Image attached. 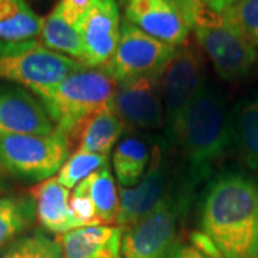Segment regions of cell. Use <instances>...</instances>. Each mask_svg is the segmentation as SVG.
Segmentation results:
<instances>
[{"instance_id": "cell-1", "label": "cell", "mask_w": 258, "mask_h": 258, "mask_svg": "<svg viewBox=\"0 0 258 258\" xmlns=\"http://www.w3.org/2000/svg\"><path fill=\"white\" fill-rule=\"evenodd\" d=\"M200 232L222 258H258V182L230 171L208 184L200 204Z\"/></svg>"}, {"instance_id": "cell-2", "label": "cell", "mask_w": 258, "mask_h": 258, "mask_svg": "<svg viewBox=\"0 0 258 258\" xmlns=\"http://www.w3.org/2000/svg\"><path fill=\"white\" fill-rule=\"evenodd\" d=\"M174 142L182 149L188 166L185 181L194 189L227 155L232 142L231 118L221 96L207 83L185 111Z\"/></svg>"}, {"instance_id": "cell-3", "label": "cell", "mask_w": 258, "mask_h": 258, "mask_svg": "<svg viewBox=\"0 0 258 258\" xmlns=\"http://www.w3.org/2000/svg\"><path fill=\"white\" fill-rule=\"evenodd\" d=\"M118 82L105 68H81L63 81L35 93L56 129L69 138L99 112L112 108Z\"/></svg>"}, {"instance_id": "cell-4", "label": "cell", "mask_w": 258, "mask_h": 258, "mask_svg": "<svg viewBox=\"0 0 258 258\" xmlns=\"http://www.w3.org/2000/svg\"><path fill=\"white\" fill-rule=\"evenodd\" d=\"M217 74L227 81L251 72L257 62L255 46L231 19L204 0H174Z\"/></svg>"}, {"instance_id": "cell-5", "label": "cell", "mask_w": 258, "mask_h": 258, "mask_svg": "<svg viewBox=\"0 0 258 258\" xmlns=\"http://www.w3.org/2000/svg\"><path fill=\"white\" fill-rule=\"evenodd\" d=\"M82 64L46 47L40 39L0 40V82L37 93L55 86Z\"/></svg>"}, {"instance_id": "cell-6", "label": "cell", "mask_w": 258, "mask_h": 258, "mask_svg": "<svg viewBox=\"0 0 258 258\" xmlns=\"http://www.w3.org/2000/svg\"><path fill=\"white\" fill-rule=\"evenodd\" d=\"M69 158V138L55 129L49 135L0 132V169L26 182H43Z\"/></svg>"}, {"instance_id": "cell-7", "label": "cell", "mask_w": 258, "mask_h": 258, "mask_svg": "<svg viewBox=\"0 0 258 258\" xmlns=\"http://www.w3.org/2000/svg\"><path fill=\"white\" fill-rule=\"evenodd\" d=\"M194 188L186 181L169 191L157 208L123 230L120 258H168L176 245L178 221L191 205Z\"/></svg>"}, {"instance_id": "cell-8", "label": "cell", "mask_w": 258, "mask_h": 258, "mask_svg": "<svg viewBox=\"0 0 258 258\" xmlns=\"http://www.w3.org/2000/svg\"><path fill=\"white\" fill-rule=\"evenodd\" d=\"M205 85V72L201 50L189 40L176 49L161 78L166 137L175 139L176 129L189 103Z\"/></svg>"}, {"instance_id": "cell-9", "label": "cell", "mask_w": 258, "mask_h": 258, "mask_svg": "<svg viewBox=\"0 0 258 258\" xmlns=\"http://www.w3.org/2000/svg\"><path fill=\"white\" fill-rule=\"evenodd\" d=\"M176 49L123 20L119 45L109 63L103 68L118 83L145 76H159L164 74Z\"/></svg>"}, {"instance_id": "cell-10", "label": "cell", "mask_w": 258, "mask_h": 258, "mask_svg": "<svg viewBox=\"0 0 258 258\" xmlns=\"http://www.w3.org/2000/svg\"><path fill=\"white\" fill-rule=\"evenodd\" d=\"M166 144H157L142 179L132 188L119 189V212L116 224L122 230L141 221L154 211L171 191Z\"/></svg>"}, {"instance_id": "cell-11", "label": "cell", "mask_w": 258, "mask_h": 258, "mask_svg": "<svg viewBox=\"0 0 258 258\" xmlns=\"http://www.w3.org/2000/svg\"><path fill=\"white\" fill-rule=\"evenodd\" d=\"M122 19L118 0H96L79 23L83 68H103L119 45Z\"/></svg>"}, {"instance_id": "cell-12", "label": "cell", "mask_w": 258, "mask_h": 258, "mask_svg": "<svg viewBox=\"0 0 258 258\" xmlns=\"http://www.w3.org/2000/svg\"><path fill=\"white\" fill-rule=\"evenodd\" d=\"M159 76H145L118 83L112 109L122 122L142 131H157L165 123Z\"/></svg>"}, {"instance_id": "cell-13", "label": "cell", "mask_w": 258, "mask_h": 258, "mask_svg": "<svg viewBox=\"0 0 258 258\" xmlns=\"http://www.w3.org/2000/svg\"><path fill=\"white\" fill-rule=\"evenodd\" d=\"M125 20L166 45L189 40V26L174 0H123Z\"/></svg>"}, {"instance_id": "cell-14", "label": "cell", "mask_w": 258, "mask_h": 258, "mask_svg": "<svg viewBox=\"0 0 258 258\" xmlns=\"http://www.w3.org/2000/svg\"><path fill=\"white\" fill-rule=\"evenodd\" d=\"M42 102L18 85H0V132L40 134L55 132Z\"/></svg>"}, {"instance_id": "cell-15", "label": "cell", "mask_w": 258, "mask_h": 258, "mask_svg": "<svg viewBox=\"0 0 258 258\" xmlns=\"http://www.w3.org/2000/svg\"><path fill=\"white\" fill-rule=\"evenodd\" d=\"M92 6V0H59L52 12L43 19L40 42L60 55L81 63L82 46L79 23Z\"/></svg>"}, {"instance_id": "cell-16", "label": "cell", "mask_w": 258, "mask_h": 258, "mask_svg": "<svg viewBox=\"0 0 258 258\" xmlns=\"http://www.w3.org/2000/svg\"><path fill=\"white\" fill-rule=\"evenodd\" d=\"M123 230L119 225H88L59 237L63 258H120Z\"/></svg>"}, {"instance_id": "cell-17", "label": "cell", "mask_w": 258, "mask_h": 258, "mask_svg": "<svg viewBox=\"0 0 258 258\" xmlns=\"http://www.w3.org/2000/svg\"><path fill=\"white\" fill-rule=\"evenodd\" d=\"M30 197L35 201L36 220L46 231L62 235L81 227L69 207V189L56 176L39 182L30 191Z\"/></svg>"}, {"instance_id": "cell-18", "label": "cell", "mask_w": 258, "mask_h": 258, "mask_svg": "<svg viewBox=\"0 0 258 258\" xmlns=\"http://www.w3.org/2000/svg\"><path fill=\"white\" fill-rule=\"evenodd\" d=\"M35 218L36 208L30 195L0 194V252L23 235Z\"/></svg>"}, {"instance_id": "cell-19", "label": "cell", "mask_w": 258, "mask_h": 258, "mask_svg": "<svg viewBox=\"0 0 258 258\" xmlns=\"http://www.w3.org/2000/svg\"><path fill=\"white\" fill-rule=\"evenodd\" d=\"M151 161V151L144 139L123 138L113 151L112 165L120 188H132L142 179Z\"/></svg>"}, {"instance_id": "cell-20", "label": "cell", "mask_w": 258, "mask_h": 258, "mask_svg": "<svg viewBox=\"0 0 258 258\" xmlns=\"http://www.w3.org/2000/svg\"><path fill=\"white\" fill-rule=\"evenodd\" d=\"M125 123L112 108L105 109L86 122L79 132V151L108 155L125 132Z\"/></svg>"}, {"instance_id": "cell-21", "label": "cell", "mask_w": 258, "mask_h": 258, "mask_svg": "<svg viewBox=\"0 0 258 258\" xmlns=\"http://www.w3.org/2000/svg\"><path fill=\"white\" fill-rule=\"evenodd\" d=\"M232 141L240 149L245 164L258 171V96L238 103L231 118Z\"/></svg>"}, {"instance_id": "cell-22", "label": "cell", "mask_w": 258, "mask_h": 258, "mask_svg": "<svg viewBox=\"0 0 258 258\" xmlns=\"http://www.w3.org/2000/svg\"><path fill=\"white\" fill-rule=\"evenodd\" d=\"M43 19L26 0H0V40H26L40 35Z\"/></svg>"}, {"instance_id": "cell-23", "label": "cell", "mask_w": 258, "mask_h": 258, "mask_svg": "<svg viewBox=\"0 0 258 258\" xmlns=\"http://www.w3.org/2000/svg\"><path fill=\"white\" fill-rule=\"evenodd\" d=\"M91 198L101 224L109 225L116 222L119 212V195L111 174L109 165L103 166L81 182Z\"/></svg>"}, {"instance_id": "cell-24", "label": "cell", "mask_w": 258, "mask_h": 258, "mask_svg": "<svg viewBox=\"0 0 258 258\" xmlns=\"http://www.w3.org/2000/svg\"><path fill=\"white\" fill-rule=\"evenodd\" d=\"M0 258H63L59 240L36 230L23 234L0 252Z\"/></svg>"}, {"instance_id": "cell-25", "label": "cell", "mask_w": 258, "mask_h": 258, "mask_svg": "<svg viewBox=\"0 0 258 258\" xmlns=\"http://www.w3.org/2000/svg\"><path fill=\"white\" fill-rule=\"evenodd\" d=\"M109 157L101 154H91L76 151L66 159L60 171L57 172V181L68 189H74L93 172L99 171L103 166L109 165Z\"/></svg>"}, {"instance_id": "cell-26", "label": "cell", "mask_w": 258, "mask_h": 258, "mask_svg": "<svg viewBox=\"0 0 258 258\" xmlns=\"http://www.w3.org/2000/svg\"><path fill=\"white\" fill-rule=\"evenodd\" d=\"M224 13L240 29L244 36L258 47V0H238Z\"/></svg>"}, {"instance_id": "cell-27", "label": "cell", "mask_w": 258, "mask_h": 258, "mask_svg": "<svg viewBox=\"0 0 258 258\" xmlns=\"http://www.w3.org/2000/svg\"><path fill=\"white\" fill-rule=\"evenodd\" d=\"M168 258H222L210 240L201 234L194 232L191 242L176 244Z\"/></svg>"}, {"instance_id": "cell-28", "label": "cell", "mask_w": 258, "mask_h": 258, "mask_svg": "<svg viewBox=\"0 0 258 258\" xmlns=\"http://www.w3.org/2000/svg\"><path fill=\"white\" fill-rule=\"evenodd\" d=\"M69 207H71V211H72L74 217L76 218V221L79 222L81 227L101 225L92 201L81 184L74 188V192L69 198Z\"/></svg>"}, {"instance_id": "cell-29", "label": "cell", "mask_w": 258, "mask_h": 258, "mask_svg": "<svg viewBox=\"0 0 258 258\" xmlns=\"http://www.w3.org/2000/svg\"><path fill=\"white\" fill-rule=\"evenodd\" d=\"M208 6H211L212 9L220 10L224 12L225 9H228L230 6H232L234 3H237L238 0H204Z\"/></svg>"}, {"instance_id": "cell-30", "label": "cell", "mask_w": 258, "mask_h": 258, "mask_svg": "<svg viewBox=\"0 0 258 258\" xmlns=\"http://www.w3.org/2000/svg\"><path fill=\"white\" fill-rule=\"evenodd\" d=\"M9 189V182H8V178H6V174L0 169V194L8 192Z\"/></svg>"}]
</instances>
